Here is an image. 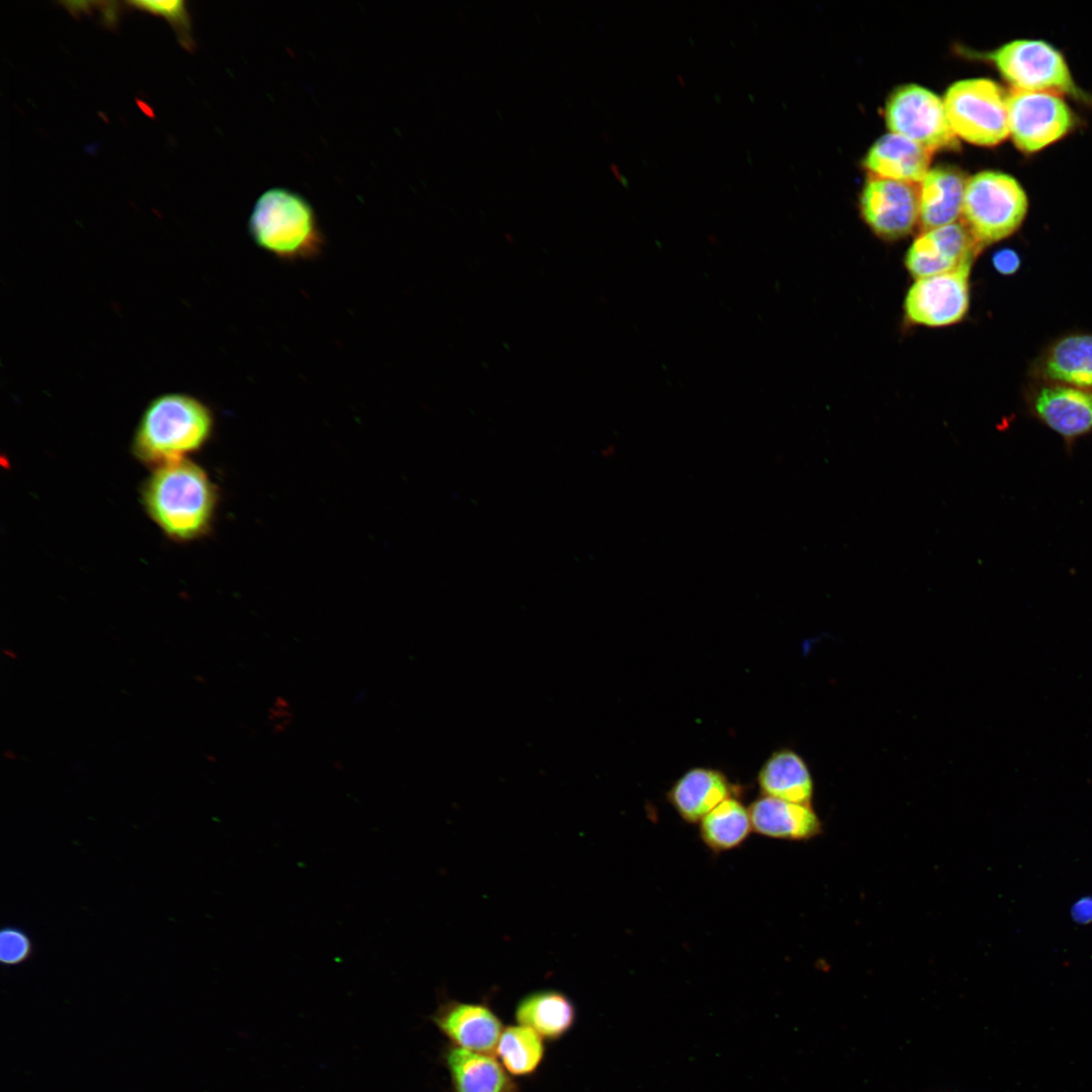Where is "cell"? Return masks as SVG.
<instances>
[{
	"label": "cell",
	"mask_w": 1092,
	"mask_h": 1092,
	"mask_svg": "<svg viewBox=\"0 0 1092 1092\" xmlns=\"http://www.w3.org/2000/svg\"><path fill=\"white\" fill-rule=\"evenodd\" d=\"M142 499L168 537L188 541L209 529L217 492L206 472L185 458L157 466L143 485Z\"/></svg>",
	"instance_id": "cell-1"
},
{
	"label": "cell",
	"mask_w": 1092,
	"mask_h": 1092,
	"mask_svg": "<svg viewBox=\"0 0 1092 1092\" xmlns=\"http://www.w3.org/2000/svg\"><path fill=\"white\" fill-rule=\"evenodd\" d=\"M213 427V414L199 398L184 392L163 393L146 406L132 451L140 461L156 467L185 459L208 441Z\"/></svg>",
	"instance_id": "cell-2"
},
{
	"label": "cell",
	"mask_w": 1092,
	"mask_h": 1092,
	"mask_svg": "<svg viewBox=\"0 0 1092 1092\" xmlns=\"http://www.w3.org/2000/svg\"><path fill=\"white\" fill-rule=\"evenodd\" d=\"M248 231L260 249L285 262L315 259L326 244L312 205L285 187L269 188L257 198Z\"/></svg>",
	"instance_id": "cell-3"
},
{
	"label": "cell",
	"mask_w": 1092,
	"mask_h": 1092,
	"mask_svg": "<svg viewBox=\"0 0 1092 1092\" xmlns=\"http://www.w3.org/2000/svg\"><path fill=\"white\" fill-rule=\"evenodd\" d=\"M1028 201L1020 184L999 171H982L967 180L963 222L982 249L1021 225Z\"/></svg>",
	"instance_id": "cell-4"
},
{
	"label": "cell",
	"mask_w": 1092,
	"mask_h": 1092,
	"mask_svg": "<svg viewBox=\"0 0 1092 1092\" xmlns=\"http://www.w3.org/2000/svg\"><path fill=\"white\" fill-rule=\"evenodd\" d=\"M1007 97L989 79H965L945 92L943 105L954 134L978 146H995L1009 133Z\"/></svg>",
	"instance_id": "cell-5"
},
{
	"label": "cell",
	"mask_w": 1092,
	"mask_h": 1092,
	"mask_svg": "<svg viewBox=\"0 0 1092 1092\" xmlns=\"http://www.w3.org/2000/svg\"><path fill=\"white\" fill-rule=\"evenodd\" d=\"M989 58L1015 90L1072 95L1079 92L1063 55L1043 40H1013Z\"/></svg>",
	"instance_id": "cell-6"
},
{
	"label": "cell",
	"mask_w": 1092,
	"mask_h": 1092,
	"mask_svg": "<svg viewBox=\"0 0 1092 1092\" xmlns=\"http://www.w3.org/2000/svg\"><path fill=\"white\" fill-rule=\"evenodd\" d=\"M891 132L907 138L931 153L956 145L943 100L932 91L907 84L896 89L886 105Z\"/></svg>",
	"instance_id": "cell-7"
},
{
	"label": "cell",
	"mask_w": 1092,
	"mask_h": 1092,
	"mask_svg": "<svg viewBox=\"0 0 1092 1092\" xmlns=\"http://www.w3.org/2000/svg\"><path fill=\"white\" fill-rule=\"evenodd\" d=\"M1008 127L1014 144L1037 152L1063 138L1074 118L1067 103L1052 92L1013 90L1007 97Z\"/></svg>",
	"instance_id": "cell-8"
},
{
	"label": "cell",
	"mask_w": 1092,
	"mask_h": 1092,
	"mask_svg": "<svg viewBox=\"0 0 1092 1092\" xmlns=\"http://www.w3.org/2000/svg\"><path fill=\"white\" fill-rule=\"evenodd\" d=\"M973 262L950 271L916 279L904 302L908 322L943 327L961 322L970 304V272Z\"/></svg>",
	"instance_id": "cell-9"
},
{
	"label": "cell",
	"mask_w": 1092,
	"mask_h": 1092,
	"mask_svg": "<svg viewBox=\"0 0 1092 1092\" xmlns=\"http://www.w3.org/2000/svg\"><path fill=\"white\" fill-rule=\"evenodd\" d=\"M859 206L866 223L877 236L898 240L918 224L919 187L872 176L862 189Z\"/></svg>",
	"instance_id": "cell-10"
},
{
	"label": "cell",
	"mask_w": 1092,
	"mask_h": 1092,
	"mask_svg": "<svg viewBox=\"0 0 1092 1092\" xmlns=\"http://www.w3.org/2000/svg\"><path fill=\"white\" fill-rule=\"evenodd\" d=\"M1025 398L1029 413L1068 444L1092 432V390L1034 381Z\"/></svg>",
	"instance_id": "cell-11"
},
{
	"label": "cell",
	"mask_w": 1092,
	"mask_h": 1092,
	"mask_svg": "<svg viewBox=\"0 0 1092 1092\" xmlns=\"http://www.w3.org/2000/svg\"><path fill=\"white\" fill-rule=\"evenodd\" d=\"M980 250L964 222L958 221L921 233L909 247L905 265L916 279L929 277L973 262Z\"/></svg>",
	"instance_id": "cell-12"
},
{
	"label": "cell",
	"mask_w": 1092,
	"mask_h": 1092,
	"mask_svg": "<svg viewBox=\"0 0 1092 1092\" xmlns=\"http://www.w3.org/2000/svg\"><path fill=\"white\" fill-rule=\"evenodd\" d=\"M1030 373L1035 381L1092 390V334L1070 333L1056 339L1034 360Z\"/></svg>",
	"instance_id": "cell-13"
},
{
	"label": "cell",
	"mask_w": 1092,
	"mask_h": 1092,
	"mask_svg": "<svg viewBox=\"0 0 1092 1092\" xmlns=\"http://www.w3.org/2000/svg\"><path fill=\"white\" fill-rule=\"evenodd\" d=\"M434 1020L461 1048L489 1053L503 1032L496 1015L485 1005L451 1001L442 1005Z\"/></svg>",
	"instance_id": "cell-14"
},
{
	"label": "cell",
	"mask_w": 1092,
	"mask_h": 1092,
	"mask_svg": "<svg viewBox=\"0 0 1092 1092\" xmlns=\"http://www.w3.org/2000/svg\"><path fill=\"white\" fill-rule=\"evenodd\" d=\"M967 180L950 167L929 169L919 183L921 233L958 222L962 216Z\"/></svg>",
	"instance_id": "cell-15"
},
{
	"label": "cell",
	"mask_w": 1092,
	"mask_h": 1092,
	"mask_svg": "<svg viewBox=\"0 0 1092 1092\" xmlns=\"http://www.w3.org/2000/svg\"><path fill=\"white\" fill-rule=\"evenodd\" d=\"M930 156L915 142L889 132L874 143L863 164L873 177L919 184L929 170Z\"/></svg>",
	"instance_id": "cell-16"
},
{
	"label": "cell",
	"mask_w": 1092,
	"mask_h": 1092,
	"mask_svg": "<svg viewBox=\"0 0 1092 1092\" xmlns=\"http://www.w3.org/2000/svg\"><path fill=\"white\" fill-rule=\"evenodd\" d=\"M752 830L760 835L806 840L822 832V824L810 805L769 796L756 799L748 808Z\"/></svg>",
	"instance_id": "cell-17"
},
{
	"label": "cell",
	"mask_w": 1092,
	"mask_h": 1092,
	"mask_svg": "<svg viewBox=\"0 0 1092 1092\" xmlns=\"http://www.w3.org/2000/svg\"><path fill=\"white\" fill-rule=\"evenodd\" d=\"M730 797V785L719 770L696 767L684 774L667 793L671 806L689 823L702 820Z\"/></svg>",
	"instance_id": "cell-18"
},
{
	"label": "cell",
	"mask_w": 1092,
	"mask_h": 1092,
	"mask_svg": "<svg viewBox=\"0 0 1092 1092\" xmlns=\"http://www.w3.org/2000/svg\"><path fill=\"white\" fill-rule=\"evenodd\" d=\"M757 782L763 796L811 804L812 776L804 759L791 749L775 751L761 766Z\"/></svg>",
	"instance_id": "cell-19"
},
{
	"label": "cell",
	"mask_w": 1092,
	"mask_h": 1092,
	"mask_svg": "<svg viewBox=\"0 0 1092 1092\" xmlns=\"http://www.w3.org/2000/svg\"><path fill=\"white\" fill-rule=\"evenodd\" d=\"M447 1064L456 1092H514L499 1063L485 1053L452 1048Z\"/></svg>",
	"instance_id": "cell-20"
},
{
	"label": "cell",
	"mask_w": 1092,
	"mask_h": 1092,
	"mask_svg": "<svg viewBox=\"0 0 1092 1092\" xmlns=\"http://www.w3.org/2000/svg\"><path fill=\"white\" fill-rule=\"evenodd\" d=\"M520 1024L542 1036L563 1034L574 1020V1007L566 995L555 990H540L523 997L516 1009Z\"/></svg>",
	"instance_id": "cell-21"
},
{
	"label": "cell",
	"mask_w": 1092,
	"mask_h": 1092,
	"mask_svg": "<svg viewBox=\"0 0 1092 1092\" xmlns=\"http://www.w3.org/2000/svg\"><path fill=\"white\" fill-rule=\"evenodd\" d=\"M752 830L749 811L734 798H727L700 821L703 842L721 852L739 846Z\"/></svg>",
	"instance_id": "cell-22"
},
{
	"label": "cell",
	"mask_w": 1092,
	"mask_h": 1092,
	"mask_svg": "<svg viewBox=\"0 0 1092 1092\" xmlns=\"http://www.w3.org/2000/svg\"><path fill=\"white\" fill-rule=\"evenodd\" d=\"M496 1052L509 1072L524 1075L537 1068L542 1060L544 1046L538 1032L520 1024L503 1030Z\"/></svg>",
	"instance_id": "cell-23"
},
{
	"label": "cell",
	"mask_w": 1092,
	"mask_h": 1092,
	"mask_svg": "<svg viewBox=\"0 0 1092 1092\" xmlns=\"http://www.w3.org/2000/svg\"><path fill=\"white\" fill-rule=\"evenodd\" d=\"M128 4L135 8L150 11L166 17L174 29L178 32L179 40L186 49L193 47L190 37V22L183 1H131Z\"/></svg>",
	"instance_id": "cell-24"
},
{
	"label": "cell",
	"mask_w": 1092,
	"mask_h": 1092,
	"mask_svg": "<svg viewBox=\"0 0 1092 1092\" xmlns=\"http://www.w3.org/2000/svg\"><path fill=\"white\" fill-rule=\"evenodd\" d=\"M32 952V944L26 933L16 927L3 928L0 935V960L7 966L25 962Z\"/></svg>",
	"instance_id": "cell-25"
},
{
	"label": "cell",
	"mask_w": 1092,
	"mask_h": 1092,
	"mask_svg": "<svg viewBox=\"0 0 1092 1092\" xmlns=\"http://www.w3.org/2000/svg\"><path fill=\"white\" fill-rule=\"evenodd\" d=\"M992 263L994 268L1000 274L1012 275L1020 267V257L1018 253L1012 249H1002L993 255Z\"/></svg>",
	"instance_id": "cell-26"
},
{
	"label": "cell",
	"mask_w": 1092,
	"mask_h": 1092,
	"mask_svg": "<svg viewBox=\"0 0 1092 1092\" xmlns=\"http://www.w3.org/2000/svg\"><path fill=\"white\" fill-rule=\"evenodd\" d=\"M1074 919L1078 922H1087L1092 920V899L1084 898L1077 902L1073 907Z\"/></svg>",
	"instance_id": "cell-27"
}]
</instances>
